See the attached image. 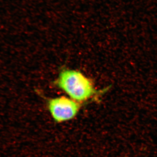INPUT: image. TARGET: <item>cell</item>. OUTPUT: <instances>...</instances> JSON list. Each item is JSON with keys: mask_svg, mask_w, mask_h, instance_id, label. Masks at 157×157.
Masks as SVG:
<instances>
[{"mask_svg": "<svg viewBox=\"0 0 157 157\" xmlns=\"http://www.w3.org/2000/svg\"><path fill=\"white\" fill-rule=\"evenodd\" d=\"M55 84L70 98L80 103L89 100L99 92L95 88L92 81L77 70H62Z\"/></svg>", "mask_w": 157, "mask_h": 157, "instance_id": "obj_1", "label": "cell"}, {"mask_svg": "<svg viewBox=\"0 0 157 157\" xmlns=\"http://www.w3.org/2000/svg\"><path fill=\"white\" fill-rule=\"evenodd\" d=\"M81 106V103L64 96L49 99L48 101L49 112L57 123L73 119L78 114Z\"/></svg>", "mask_w": 157, "mask_h": 157, "instance_id": "obj_2", "label": "cell"}]
</instances>
